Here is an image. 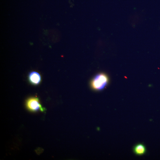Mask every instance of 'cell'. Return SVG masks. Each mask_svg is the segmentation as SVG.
I'll return each mask as SVG.
<instances>
[{
  "label": "cell",
  "instance_id": "cell-1",
  "mask_svg": "<svg viewBox=\"0 0 160 160\" xmlns=\"http://www.w3.org/2000/svg\"><path fill=\"white\" fill-rule=\"evenodd\" d=\"M107 76L103 73L97 74L92 79L91 83L92 88L94 90H100L103 89L108 82Z\"/></svg>",
  "mask_w": 160,
  "mask_h": 160
},
{
  "label": "cell",
  "instance_id": "cell-3",
  "mask_svg": "<svg viewBox=\"0 0 160 160\" xmlns=\"http://www.w3.org/2000/svg\"><path fill=\"white\" fill-rule=\"evenodd\" d=\"M132 151L136 155L141 156L146 154L147 150L145 146L141 143H138L135 144L132 148Z\"/></svg>",
  "mask_w": 160,
  "mask_h": 160
},
{
  "label": "cell",
  "instance_id": "cell-4",
  "mask_svg": "<svg viewBox=\"0 0 160 160\" xmlns=\"http://www.w3.org/2000/svg\"><path fill=\"white\" fill-rule=\"evenodd\" d=\"M28 80L32 84L37 85L39 84L41 81V77L39 74L35 71L30 72L28 76Z\"/></svg>",
  "mask_w": 160,
  "mask_h": 160
},
{
  "label": "cell",
  "instance_id": "cell-2",
  "mask_svg": "<svg viewBox=\"0 0 160 160\" xmlns=\"http://www.w3.org/2000/svg\"><path fill=\"white\" fill-rule=\"evenodd\" d=\"M26 106L28 109L31 111H39L44 112L45 110V109L40 103L39 99L36 97L28 99L26 102Z\"/></svg>",
  "mask_w": 160,
  "mask_h": 160
}]
</instances>
